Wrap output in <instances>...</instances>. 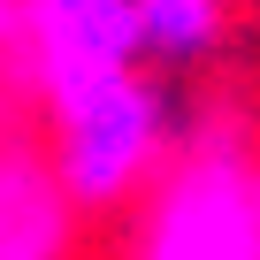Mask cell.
<instances>
[{"label": "cell", "mask_w": 260, "mask_h": 260, "mask_svg": "<svg viewBox=\"0 0 260 260\" xmlns=\"http://www.w3.org/2000/svg\"><path fill=\"white\" fill-rule=\"evenodd\" d=\"M54 115V176L77 214L122 207L146 191L184 146V92L146 61H46L39 69Z\"/></svg>", "instance_id": "obj_1"}, {"label": "cell", "mask_w": 260, "mask_h": 260, "mask_svg": "<svg viewBox=\"0 0 260 260\" xmlns=\"http://www.w3.org/2000/svg\"><path fill=\"white\" fill-rule=\"evenodd\" d=\"M130 260H260V161L245 138L176 146L153 176Z\"/></svg>", "instance_id": "obj_2"}, {"label": "cell", "mask_w": 260, "mask_h": 260, "mask_svg": "<svg viewBox=\"0 0 260 260\" xmlns=\"http://www.w3.org/2000/svg\"><path fill=\"white\" fill-rule=\"evenodd\" d=\"M77 207L54 176V161L8 146L0 153V260H69Z\"/></svg>", "instance_id": "obj_3"}, {"label": "cell", "mask_w": 260, "mask_h": 260, "mask_svg": "<svg viewBox=\"0 0 260 260\" xmlns=\"http://www.w3.org/2000/svg\"><path fill=\"white\" fill-rule=\"evenodd\" d=\"M138 16V61L169 84L207 77L230 46V0H130Z\"/></svg>", "instance_id": "obj_4"}]
</instances>
